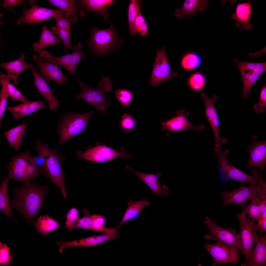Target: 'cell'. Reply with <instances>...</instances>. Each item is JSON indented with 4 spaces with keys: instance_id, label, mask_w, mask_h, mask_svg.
<instances>
[{
    "instance_id": "cell-1",
    "label": "cell",
    "mask_w": 266,
    "mask_h": 266,
    "mask_svg": "<svg viewBox=\"0 0 266 266\" xmlns=\"http://www.w3.org/2000/svg\"><path fill=\"white\" fill-rule=\"evenodd\" d=\"M49 186L37 185L35 182L24 183L13 192V208L31 224L37 213L43 207L45 195L48 193Z\"/></svg>"
},
{
    "instance_id": "cell-2",
    "label": "cell",
    "mask_w": 266,
    "mask_h": 266,
    "mask_svg": "<svg viewBox=\"0 0 266 266\" xmlns=\"http://www.w3.org/2000/svg\"><path fill=\"white\" fill-rule=\"evenodd\" d=\"M35 143L38 153L42 155L45 159V175L50 179L57 188H60L64 197L67 198L66 184L64 182L66 176L62 166L64 156L61 155L57 149L50 150L47 144H43L39 139H37Z\"/></svg>"
},
{
    "instance_id": "cell-3",
    "label": "cell",
    "mask_w": 266,
    "mask_h": 266,
    "mask_svg": "<svg viewBox=\"0 0 266 266\" xmlns=\"http://www.w3.org/2000/svg\"><path fill=\"white\" fill-rule=\"evenodd\" d=\"M6 168L10 179L24 183L29 182L41 173L29 150L13 156Z\"/></svg>"
},
{
    "instance_id": "cell-4",
    "label": "cell",
    "mask_w": 266,
    "mask_h": 266,
    "mask_svg": "<svg viewBox=\"0 0 266 266\" xmlns=\"http://www.w3.org/2000/svg\"><path fill=\"white\" fill-rule=\"evenodd\" d=\"M219 195L223 200L222 204L224 206L234 204L244 209L249 201L257 198L266 199V183H258L257 185L249 186L244 184L236 189L222 191Z\"/></svg>"
},
{
    "instance_id": "cell-5",
    "label": "cell",
    "mask_w": 266,
    "mask_h": 266,
    "mask_svg": "<svg viewBox=\"0 0 266 266\" xmlns=\"http://www.w3.org/2000/svg\"><path fill=\"white\" fill-rule=\"evenodd\" d=\"M91 30V33L88 43L95 56H100L112 51L123 43L112 23L107 29H100L93 27Z\"/></svg>"
},
{
    "instance_id": "cell-6",
    "label": "cell",
    "mask_w": 266,
    "mask_h": 266,
    "mask_svg": "<svg viewBox=\"0 0 266 266\" xmlns=\"http://www.w3.org/2000/svg\"><path fill=\"white\" fill-rule=\"evenodd\" d=\"M94 113L93 111L84 114L70 112L63 115L57 129L59 137L58 144H63L69 139L84 131L90 117Z\"/></svg>"
},
{
    "instance_id": "cell-7",
    "label": "cell",
    "mask_w": 266,
    "mask_h": 266,
    "mask_svg": "<svg viewBox=\"0 0 266 266\" xmlns=\"http://www.w3.org/2000/svg\"><path fill=\"white\" fill-rule=\"evenodd\" d=\"M81 88V92L76 97L82 99L91 104L101 112L106 113V108L111 101L106 97L105 92H110L112 90V84L107 77L104 76L101 79L98 86L91 88L85 85L78 78H77Z\"/></svg>"
},
{
    "instance_id": "cell-8",
    "label": "cell",
    "mask_w": 266,
    "mask_h": 266,
    "mask_svg": "<svg viewBox=\"0 0 266 266\" xmlns=\"http://www.w3.org/2000/svg\"><path fill=\"white\" fill-rule=\"evenodd\" d=\"M214 151L217 156L219 179L221 182L235 180L240 182L242 185L245 183H249L250 185L257 184L255 177L246 174L238 169L227 159L226 156L229 152L228 150L222 151L220 148L215 147Z\"/></svg>"
},
{
    "instance_id": "cell-9",
    "label": "cell",
    "mask_w": 266,
    "mask_h": 266,
    "mask_svg": "<svg viewBox=\"0 0 266 266\" xmlns=\"http://www.w3.org/2000/svg\"><path fill=\"white\" fill-rule=\"evenodd\" d=\"M246 215L244 210L237 214L240 226L238 233L245 257V261L241 264L242 266H247L250 252L259 238L257 233L258 228L257 224L255 223V221L247 218Z\"/></svg>"
},
{
    "instance_id": "cell-10",
    "label": "cell",
    "mask_w": 266,
    "mask_h": 266,
    "mask_svg": "<svg viewBox=\"0 0 266 266\" xmlns=\"http://www.w3.org/2000/svg\"><path fill=\"white\" fill-rule=\"evenodd\" d=\"M203 222L207 227L209 233L204 235L207 240H211L221 243L234 248L243 254L240 235L235 230L229 227L225 228L217 225L206 216Z\"/></svg>"
},
{
    "instance_id": "cell-11",
    "label": "cell",
    "mask_w": 266,
    "mask_h": 266,
    "mask_svg": "<svg viewBox=\"0 0 266 266\" xmlns=\"http://www.w3.org/2000/svg\"><path fill=\"white\" fill-rule=\"evenodd\" d=\"M234 61L240 73L243 88L242 92L243 100L249 97L250 91L254 84L266 71V62L253 63L242 60L239 61L235 59Z\"/></svg>"
},
{
    "instance_id": "cell-12",
    "label": "cell",
    "mask_w": 266,
    "mask_h": 266,
    "mask_svg": "<svg viewBox=\"0 0 266 266\" xmlns=\"http://www.w3.org/2000/svg\"><path fill=\"white\" fill-rule=\"evenodd\" d=\"M70 15V13L62 10L51 9L33 5L29 9H24L22 16L17 19V22L18 25L22 23L25 25L38 24L51 17L54 19L60 17L69 18Z\"/></svg>"
},
{
    "instance_id": "cell-13",
    "label": "cell",
    "mask_w": 266,
    "mask_h": 266,
    "mask_svg": "<svg viewBox=\"0 0 266 266\" xmlns=\"http://www.w3.org/2000/svg\"><path fill=\"white\" fill-rule=\"evenodd\" d=\"M73 49L74 51L72 53L58 57L52 56L48 51L44 50L40 53V56L47 62L60 66L77 78V67L85 52L82 50V45L80 43L75 46Z\"/></svg>"
},
{
    "instance_id": "cell-14",
    "label": "cell",
    "mask_w": 266,
    "mask_h": 266,
    "mask_svg": "<svg viewBox=\"0 0 266 266\" xmlns=\"http://www.w3.org/2000/svg\"><path fill=\"white\" fill-rule=\"evenodd\" d=\"M165 47L157 49V54L149 83L150 86L155 87L165 81H170L178 74L173 73L171 70L165 52Z\"/></svg>"
},
{
    "instance_id": "cell-15",
    "label": "cell",
    "mask_w": 266,
    "mask_h": 266,
    "mask_svg": "<svg viewBox=\"0 0 266 266\" xmlns=\"http://www.w3.org/2000/svg\"><path fill=\"white\" fill-rule=\"evenodd\" d=\"M203 246L214 261L213 266L228 263L236 265L238 263L241 253L234 248L219 242L215 244L206 243Z\"/></svg>"
},
{
    "instance_id": "cell-16",
    "label": "cell",
    "mask_w": 266,
    "mask_h": 266,
    "mask_svg": "<svg viewBox=\"0 0 266 266\" xmlns=\"http://www.w3.org/2000/svg\"><path fill=\"white\" fill-rule=\"evenodd\" d=\"M176 115L162 123L161 130L166 131V136H169L173 132L191 130L199 133L205 129L203 124L194 125L187 119L189 112L185 109H179L176 111Z\"/></svg>"
},
{
    "instance_id": "cell-17",
    "label": "cell",
    "mask_w": 266,
    "mask_h": 266,
    "mask_svg": "<svg viewBox=\"0 0 266 266\" xmlns=\"http://www.w3.org/2000/svg\"><path fill=\"white\" fill-rule=\"evenodd\" d=\"M77 155L82 159L95 162L102 163L107 162L116 158H128L130 154L117 151L104 145H98L90 148L83 153L80 151Z\"/></svg>"
},
{
    "instance_id": "cell-18",
    "label": "cell",
    "mask_w": 266,
    "mask_h": 266,
    "mask_svg": "<svg viewBox=\"0 0 266 266\" xmlns=\"http://www.w3.org/2000/svg\"><path fill=\"white\" fill-rule=\"evenodd\" d=\"M201 99L205 104L206 117L214 134L216 142L215 147L220 148L227 142L226 139L221 137L219 130V121L218 115L214 104L217 97L213 95L211 98L207 97L203 92L200 94Z\"/></svg>"
},
{
    "instance_id": "cell-19",
    "label": "cell",
    "mask_w": 266,
    "mask_h": 266,
    "mask_svg": "<svg viewBox=\"0 0 266 266\" xmlns=\"http://www.w3.org/2000/svg\"><path fill=\"white\" fill-rule=\"evenodd\" d=\"M251 139V142L246 149L249 159L246 169L256 167L261 171H264L266 164V140H258L255 135H252Z\"/></svg>"
},
{
    "instance_id": "cell-20",
    "label": "cell",
    "mask_w": 266,
    "mask_h": 266,
    "mask_svg": "<svg viewBox=\"0 0 266 266\" xmlns=\"http://www.w3.org/2000/svg\"><path fill=\"white\" fill-rule=\"evenodd\" d=\"M33 58L36 66L40 70L39 74L46 81L52 80L60 86L69 80V79L64 74L57 64L47 62L36 55Z\"/></svg>"
},
{
    "instance_id": "cell-21",
    "label": "cell",
    "mask_w": 266,
    "mask_h": 266,
    "mask_svg": "<svg viewBox=\"0 0 266 266\" xmlns=\"http://www.w3.org/2000/svg\"><path fill=\"white\" fill-rule=\"evenodd\" d=\"M126 168L134 173L151 191L154 196L157 195L164 198L168 195L169 187L164 184L162 185L159 180L162 174L161 172H158L155 174L139 172L134 170L128 165Z\"/></svg>"
},
{
    "instance_id": "cell-22",
    "label": "cell",
    "mask_w": 266,
    "mask_h": 266,
    "mask_svg": "<svg viewBox=\"0 0 266 266\" xmlns=\"http://www.w3.org/2000/svg\"><path fill=\"white\" fill-rule=\"evenodd\" d=\"M118 234H105L98 236H90L77 240L69 241H59L56 242L59 248L60 253L66 248L71 247H90L97 246L107 241L114 240L117 238Z\"/></svg>"
},
{
    "instance_id": "cell-23",
    "label": "cell",
    "mask_w": 266,
    "mask_h": 266,
    "mask_svg": "<svg viewBox=\"0 0 266 266\" xmlns=\"http://www.w3.org/2000/svg\"><path fill=\"white\" fill-rule=\"evenodd\" d=\"M30 68L31 70L34 77V84L36 88L37 93L45 98L47 100L49 109L54 111L59 108L60 102L56 99L51 92L46 81L38 73L31 64Z\"/></svg>"
},
{
    "instance_id": "cell-24",
    "label": "cell",
    "mask_w": 266,
    "mask_h": 266,
    "mask_svg": "<svg viewBox=\"0 0 266 266\" xmlns=\"http://www.w3.org/2000/svg\"><path fill=\"white\" fill-rule=\"evenodd\" d=\"M206 0H185L181 8L176 9L174 15L179 20L183 19L186 15L188 18L196 15L199 12H202L207 8Z\"/></svg>"
},
{
    "instance_id": "cell-25",
    "label": "cell",
    "mask_w": 266,
    "mask_h": 266,
    "mask_svg": "<svg viewBox=\"0 0 266 266\" xmlns=\"http://www.w3.org/2000/svg\"><path fill=\"white\" fill-rule=\"evenodd\" d=\"M250 254L247 266H266V234L259 235Z\"/></svg>"
},
{
    "instance_id": "cell-26",
    "label": "cell",
    "mask_w": 266,
    "mask_h": 266,
    "mask_svg": "<svg viewBox=\"0 0 266 266\" xmlns=\"http://www.w3.org/2000/svg\"><path fill=\"white\" fill-rule=\"evenodd\" d=\"M25 58V55L23 54L16 60L8 62H2L0 64V66L6 70L7 74L16 86L18 84L17 79L20 75L25 69L30 67V64L26 63Z\"/></svg>"
},
{
    "instance_id": "cell-27",
    "label": "cell",
    "mask_w": 266,
    "mask_h": 266,
    "mask_svg": "<svg viewBox=\"0 0 266 266\" xmlns=\"http://www.w3.org/2000/svg\"><path fill=\"white\" fill-rule=\"evenodd\" d=\"M252 1L237 4L236 12L231 15V17L237 22L235 24L237 27L241 26L242 28L246 30L251 29L253 25L249 21L251 14V3Z\"/></svg>"
},
{
    "instance_id": "cell-28",
    "label": "cell",
    "mask_w": 266,
    "mask_h": 266,
    "mask_svg": "<svg viewBox=\"0 0 266 266\" xmlns=\"http://www.w3.org/2000/svg\"><path fill=\"white\" fill-rule=\"evenodd\" d=\"M47 106L42 100L23 103L13 107L8 106L6 109L12 114L13 119L16 120Z\"/></svg>"
},
{
    "instance_id": "cell-29",
    "label": "cell",
    "mask_w": 266,
    "mask_h": 266,
    "mask_svg": "<svg viewBox=\"0 0 266 266\" xmlns=\"http://www.w3.org/2000/svg\"><path fill=\"white\" fill-rule=\"evenodd\" d=\"M115 1L113 0H84L79 1V3L87 11L97 13L103 17L106 21H109V14L107 10Z\"/></svg>"
},
{
    "instance_id": "cell-30",
    "label": "cell",
    "mask_w": 266,
    "mask_h": 266,
    "mask_svg": "<svg viewBox=\"0 0 266 266\" xmlns=\"http://www.w3.org/2000/svg\"><path fill=\"white\" fill-rule=\"evenodd\" d=\"M149 202L146 199L134 201L130 199L128 202V207L119 224L116 227L117 230L124 223L137 218L146 206H149Z\"/></svg>"
},
{
    "instance_id": "cell-31",
    "label": "cell",
    "mask_w": 266,
    "mask_h": 266,
    "mask_svg": "<svg viewBox=\"0 0 266 266\" xmlns=\"http://www.w3.org/2000/svg\"><path fill=\"white\" fill-rule=\"evenodd\" d=\"M28 123L24 122L4 132L9 147L14 148L16 151L20 150V146L23 138Z\"/></svg>"
},
{
    "instance_id": "cell-32",
    "label": "cell",
    "mask_w": 266,
    "mask_h": 266,
    "mask_svg": "<svg viewBox=\"0 0 266 266\" xmlns=\"http://www.w3.org/2000/svg\"><path fill=\"white\" fill-rule=\"evenodd\" d=\"M10 179L7 176L2 180L0 185V210L10 220L13 219L12 212L13 208L8 193V184Z\"/></svg>"
},
{
    "instance_id": "cell-33",
    "label": "cell",
    "mask_w": 266,
    "mask_h": 266,
    "mask_svg": "<svg viewBox=\"0 0 266 266\" xmlns=\"http://www.w3.org/2000/svg\"><path fill=\"white\" fill-rule=\"evenodd\" d=\"M34 226L37 232L46 236L48 233L60 227L58 222L48 215H40L35 222Z\"/></svg>"
},
{
    "instance_id": "cell-34",
    "label": "cell",
    "mask_w": 266,
    "mask_h": 266,
    "mask_svg": "<svg viewBox=\"0 0 266 266\" xmlns=\"http://www.w3.org/2000/svg\"><path fill=\"white\" fill-rule=\"evenodd\" d=\"M61 42V40L55 36L45 25L43 28L39 41L33 43V47L34 52L39 53L41 52V50L44 48L55 44H59Z\"/></svg>"
},
{
    "instance_id": "cell-35",
    "label": "cell",
    "mask_w": 266,
    "mask_h": 266,
    "mask_svg": "<svg viewBox=\"0 0 266 266\" xmlns=\"http://www.w3.org/2000/svg\"><path fill=\"white\" fill-rule=\"evenodd\" d=\"M251 201L250 203L245 206L244 210L248 217L257 221L266 212V199L257 198Z\"/></svg>"
},
{
    "instance_id": "cell-36",
    "label": "cell",
    "mask_w": 266,
    "mask_h": 266,
    "mask_svg": "<svg viewBox=\"0 0 266 266\" xmlns=\"http://www.w3.org/2000/svg\"><path fill=\"white\" fill-rule=\"evenodd\" d=\"M10 78L6 74L0 75V83L2 85L0 94V125L7 107V99L9 97L7 88V83Z\"/></svg>"
},
{
    "instance_id": "cell-37",
    "label": "cell",
    "mask_w": 266,
    "mask_h": 266,
    "mask_svg": "<svg viewBox=\"0 0 266 266\" xmlns=\"http://www.w3.org/2000/svg\"><path fill=\"white\" fill-rule=\"evenodd\" d=\"M49 3L51 5L58 7L72 14L76 21H77V16L79 8L75 0H49Z\"/></svg>"
},
{
    "instance_id": "cell-38",
    "label": "cell",
    "mask_w": 266,
    "mask_h": 266,
    "mask_svg": "<svg viewBox=\"0 0 266 266\" xmlns=\"http://www.w3.org/2000/svg\"><path fill=\"white\" fill-rule=\"evenodd\" d=\"M141 0H130L128 13V23L129 27V33L134 38L135 34L134 29V22L139 8L142 7Z\"/></svg>"
},
{
    "instance_id": "cell-39",
    "label": "cell",
    "mask_w": 266,
    "mask_h": 266,
    "mask_svg": "<svg viewBox=\"0 0 266 266\" xmlns=\"http://www.w3.org/2000/svg\"><path fill=\"white\" fill-rule=\"evenodd\" d=\"M201 58L198 54L193 52H188L184 54L181 61L182 67L187 70L195 68L200 65Z\"/></svg>"
},
{
    "instance_id": "cell-40",
    "label": "cell",
    "mask_w": 266,
    "mask_h": 266,
    "mask_svg": "<svg viewBox=\"0 0 266 266\" xmlns=\"http://www.w3.org/2000/svg\"><path fill=\"white\" fill-rule=\"evenodd\" d=\"M66 221L65 227L69 232L77 228V226L80 218L78 210L76 208L69 209L66 215Z\"/></svg>"
},
{
    "instance_id": "cell-41",
    "label": "cell",
    "mask_w": 266,
    "mask_h": 266,
    "mask_svg": "<svg viewBox=\"0 0 266 266\" xmlns=\"http://www.w3.org/2000/svg\"><path fill=\"white\" fill-rule=\"evenodd\" d=\"M51 31L54 34H57L62 40L64 45V53L66 54V49H73L70 41V30L59 28L56 26L52 27Z\"/></svg>"
},
{
    "instance_id": "cell-42",
    "label": "cell",
    "mask_w": 266,
    "mask_h": 266,
    "mask_svg": "<svg viewBox=\"0 0 266 266\" xmlns=\"http://www.w3.org/2000/svg\"><path fill=\"white\" fill-rule=\"evenodd\" d=\"M205 83L204 76L200 73H196L192 74L188 81L189 87L195 91H199L202 89L204 87Z\"/></svg>"
},
{
    "instance_id": "cell-43",
    "label": "cell",
    "mask_w": 266,
    "mask_h": 266,
    "mask_svg": "<svg viewBox=\"0 0 266 266\" xmlns=\"http://www.w3.org/2000/svg\"><path fill=\"white\" fill-rule=\"evenodd\" d=\"M140 7L138 10L134 22V29L136 33H139L141 35L144 36L148 31V27L146 21L143 16Z\"/></svg>"
},
{
    "instance_id": "cell-44",
    "label": "cell",
    "mask_w": 266,
    "mask_h": 266,
    "mask_svg": "<svg viewBox=\"0 0 266 266\" xmlns=\"http://www.w3.org/2000/svg\"><path fill=\"white\" fill-rule=\"evenodd\" d=\"M115 95L116 98L122 106L125 108L129 106L133 97L132 93L130 90L124 88L116 89Z\"/></svg>"
},
{
    "instance_id": "cell-45",
    "label": "cell",
    "mask_w": 266,
    "mask_h": 266,
    "mask_svg": "<svg viewBox=\"0 0 266 266\" xmlns=\"http://www.w3.org/2000/svg\"><path fill=\"white\" fill-rule=\"evenodd\" d=\"M259 101L253 107L257 114L265 112L266 108V84L261 85Z\"/></svg>"
},
{
    "instance_id": "cell-46",
    "label": "cell",
    "mask_w": 266,
    "mask_h": 266,
    "mask_svg": "<svg viewBox=\"0 0 266 266\" xmlns=\"http://www.w3.org/2000/svg\"><path fill=\"white\" fill-rule=\"evenodd\" d=\"M83 215L80 218L77 226L79 228L92 230L93 229L92 214H90L86 209L83 210Z\"/></svg>"
},
{
    "instance_id": "cell-47",
    "label": "cell",
    "mask_w": 266,
    "mask_h": 266,
    "mask_svg": "<svg viewBox=\"0 0 266 266\" xmlns=\"http://www.w3.org/2000/svg\"><path fill=\"white\" fill-rule=\"evenodd\" d=\"M7 88L9 97H11L12 100L23 103L30 101L27 100L15 86L9 82L7 83Z\"/></svg>"
},
{
    "instance_id": "cell-48",
    "label": "cell",
    "mask_w": 266,
    "mask_h": 266,
    "mask_svg": "<svg viewBox=\"0 0 266 266\" xmlns=\"http://www.w3.org/2000/svg\"><path fill=\"white\" fill-rule=\"evenodd\" d=\"M121 126L124 130L130 131L136 127V124L133 117L128 113H124L121 116Z\"/></svg>"
},
{
    "instance_id": "cell-49",
    "label": "cell",
    "mask_w": 266,
    "mask_h": 266,
    "mask_svg": "<svg viewBox=\"0 0 266 266\" xmlns=\"http://www.w3.org/2000/svg\"><path fill=\"white\" fill-rule=\"evenodd\" d=\"M56 21V26L65 30H70V25L71 23H74L75 20L72 16L69 18L63 17H58L54 18Z\"/></svg>"
},
{
    "instance_id": "cell-50",
    "label": "cell",
    "mask_w": 266,
    "mask_h": 266,
    "mask_svg": "<svg viewBox=\"0 0 266 266\" xmlns=\"http://www.w3.org/2000/svg\"><path fill=\"white\" fill-rule=\"evenodd\" d=\"M11 249L5 244L0 242V265L7 264L11 261V257L9 252Z\"/></svg>"
},
{
    "instance_id": "cell-51",
    "label": "cell",
    "mask_w": 266,
    "mask_h": 266,
    "mask_svg": "<svg viewBox=\"0 0 266 266\" xmlns=\"http://www.w3.org/2000/svg\"><path fill=\"white\" fill-rule=\"evenodd\" d=\"M3 6L4 8L8 7L9 10L11 12L13 10L14 7L20 4H24L26 3L25 1L21 0H3Z\"/></svg>"
},
{
    "instance_id": "cell-52",
    "label": "cell",
    "mask_w": 266,
    "mask_h": 266,
    "mask_svg": "<svg viewBox=\"0 0 266 266\" xmlns=\"http://www.w3.org/2000/svg\"><path fill=\"white\" fill-rule=\"evenodd\" d=\"M34 158L36 164L40 169L41 173L45 175L46 160L45 157L42 155L38 153Z\"/></svg>"
},
{
    "instance_id": "cell-53",
    "label": "cell",
    "mask_w": 266,
    "mask_h": 266,
    "mask_svg": "<svg viewBox=\"0 0 266 266\" xmlns=\"http://www.w3.org/2000/svg\"><path fill=\"white\" fill-rule=\"evenodd\" d=\"M257 224L259 230V233L261 234L266 231V212L264 213L257 221Z\"/></svg>"
}]
</instances>
